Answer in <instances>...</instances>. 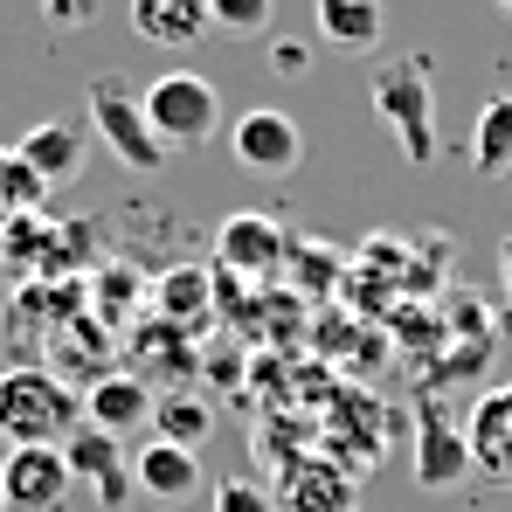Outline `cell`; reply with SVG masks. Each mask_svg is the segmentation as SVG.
<instances>
[{
  "label": "cell",
  "instance_id": "1",
  "mask_svg": "<svg viewBox=\"0 0 512 512\" xmlns=\"http://www.w3.org/2000/svg\"><path fill=\"white\" fill-rule=\"evenodd\" d=\"M84 423V395H70V381L56 367H7L0 374V436L21 443H63Z\"/></svg>",
  "mask_w": 512,
  "mask_h": 512
},
{
  "label": "cell",
  "instance_id": "2",
  "mask_svg": "<svg viewBox=\"0 0 512 512\" xmlns=\"http://www.w3.org/2000/svg\"><path fill=\"white\" fill-rule=\"evenodd\" d=\"M90 132L104 139V153L132 173H160L173 160L146 118V97L125 84V77H90Z\"/></svg>",
  "mask_w": 512,
  "mask_h": 512
},
{
  "label": "cell",
  "instance_id": "3",
  "mask_svg": "<svg viewBox=\"0 0 512 512\" xmlns=\"http://www.w3.org/2000/svg\"><path fill=\"white\" fill-rule=\"evenodd\" d=\"M139 97H146V118H153V132H160L167 153L208 146L215 125H222V90L208 84V77H194V70H167V77H153Z\"/></svg>",
  "mask_w": 512,
  "mask_h": 512
},
{
  "label": "cell",
  "instance_id": "4",
  "mask_svg": "<svg viewBox=\"0 0 512 512\" xmlns=\"http://www.w3.org/2000/svg\"><path fill=\"white\" fill-rule=\"evenodd\" d=\"M374 111H381V125L395 132V146H402V160H409V167L436 160V97H429L423 63H381Z\"/></svg>",
  "mask_w": 512,
  "mask_h": 512
},
{
  "label": "cell",
  "instance_id": "5",
  "mask_svg": "<svg viewBox=\"0 0 512 512\" xmlns=\"http://www.w3.org/2000/svg\"><path fill=\"white\" fill-rule=\"evenodd\" d=\"M70 457H63V443H21V450H7L0 457V499L7 512H56L70 499Z\"/></svg>",
  "mask_w": 512,
  "mask_h": 512
},
{
  "label": "cell",
  "instance_id": "6",
  "mask_svg": "<svg viewBox=\"0 0 512 512\" xmlns=\"http://www.w3.org/2000/svg\"><path fill=\"white\" fill-rule=\"evenodd\" d=\"M229 153H236L243 173H298V160H305V132H298L291 111L256 104V111H243V118L229 125Z\"/></svg>",
  "mask_w": 512,
  "mask_h": 512
},
{
  "label": "cell",
  "instance_id": "7",
  "mask_svg": "<svg viewBox=\"0 0 512 512\" xmlns=\"http://www.w3.org/2000/svg\"><path fill=\"white\" fill-rule=\"evenodd\" d=\"M63 457H70V478H77V485H90V499H97L104 512L132 506V492H139V485H132V464H125L118 436L77 423L70 436H63Z\"/></svg>",
  "mask_w": 512,
  "mask_h": 512
},
{
  "label": "cell",
  "instance_id": "8",
  "mask_svg": "<svg viewBox=\"0 0 512 512\" xmlns=\"http://www.w3.org/2000/svg\"><path fill=\"white\" fill-rule=\"evenodd\" d=\"M215 256H222V270L229 277H270V270H284V229H277V215H263V208H236V215H222V229H215Z\"/></svg>",
  "mask_w": 512,
  "mask_h": 512
},
{
  "label": "cell",
  "instance_id": "9",
  "mask_svg": "<svg viewBox=\"0 0 512 512\" xmlns=\"http://www.w3.org/2000/svg\"><path fill=\"white\" fill-rule=\"evenodd\" d=\"M84 423L104 429V436H132V429H146V423H153V388H146V374H132V367H104V374L84 388Z\"/></svg>",
  "mask_w": 512,
  "mask_h": 512
},
{
  "label": "cell",
  "instance_id": "10",
  "mask_svg": "<svg viewBox=\"0 0 512 512\" xmlns=\"http://www.w3.org/2000/svg\"><path fill=\"white\" fill-rule=\"evenodd\" d=\"M464 443H471V471H485L492 485H512V381L485 388L464 416Z\"/></svg>",
  "mask_w": 512,
  "mask_h": 512
},
{
  "label": "cell",
  "instance_id": "11",
  "mask_svg": "<svg viewBox=\"0 0 512 512\" xmlns=\"http://www.w3.org/2000/svg\"><path fill=\"white\" fill-rule=\"evenodd\" d=\"M132 485L153 499V506H194L201 492H208V478H201V457L194 450H180L167 436H153L146 450H139V464H132Z\"/></svg>",
  "mask_w": 512,
  "mask_h": 512
},
{
  "label": "cell",
  "instance_id": "12",
  "mask_svg": "<svg viewBox=\"0 0 512 512\" xmlns=\"http://www.w3.org/2000/svg\"><path fill=\"white\" fill-rule=\"evenodd\" d=\"M471 478V443L464 429L443 423L429 402H416V485L423 492H457Z\"/></svg>",
  "mask_w": 512,
  "mask_h": 512
},
{
  "label": "cell",
  "instance_id": "13",
  "mask_svg": "<svg viewBox=\"0 0 512 512\" xmlns=\"http://www.w3.org/2000/svg\"><path fill=\"white\" fill-rule=\"evenodd\" d=\"M312 28L333 56H374L388 35V14L381 0H312Z\"/></svg>",
  "mask_w": 512,
  "mask_h": 512
},
{
  "label": "cell",
  "instance_id": "14",
  "mask_svg": "<svg viewBox=\"0 0 512 512\" xmlns=\"http://www.w3.org/2000/svg\"><path fill=\"white\" fill-rule=\"evenodd\" d=\"M14 153L42 173V187H63V180L84 173V132L63 125V118H49V125H28V132L14 139Z\"/></svg>",
  "mask_w": 512,
  "mask_h": 512
},
{
  "label": "cell",
  "instance_id": "15",
  "mask_svg": "<svg viewBox=\"0 0 512 512\" xmlns=\"http://www.w3.org/2000/svg\"><path fill=\"white\" fill-rule=\"evenodd\" d=\"M132 28L153 49H194L208 35V0H132Z\"/></svg>",
  "mask_w": 512,
  "mask_h": 512
},
{
  "label": "cell",
  "instance_id": "16",
  "mask_svg": "<svg viewBox=\"0 0 512 512\" xmlns=\"http://www.w3.org/2000/svg\"><path fill=\"white\" fill-rule=\"evenodd\" d=\"M471 167L485 180H512V90L478 104V125H471Z\"/></svg>",
  "mask_w": 512,
  "mask_h": 512
},
{
  "label": "cell",
  "instance_id": "17",
  "mask_svg": "<svg viewBox=\"0 0 512 512\" xmlns=\"http://www.w3.org/2000/svg\"><path fill=\"white\" fill-rule=\"evenodd\" d=\"M153 305H160V319H173V326H194L215 305V277L201 263H173V270H160V284H153Z\"/></svg>",
  "mask_w": 512,
  "mask_h": 512
},
{
  "label": "cell",
  "instance_id": "18",
  "mask_svg": "<svg viewBox=\"0 0 512 512\" xmlns=\"http://www.w3.org/2000/svg\"><path fill=\"white\" fill-rule=\"evenodd\" d=\"M42 201H49L42 173L28 167L14 146H0V222H14V215H42Z\"/></svg>",
  "mask_w": 512,
  "mask_h": 512
},
{
  "label": "cell",
  "instance_id": "19",
  "mask_svg": "<svg viewBox=\"0 0 512 512\" xmlns=\"http://www.w3.org/2000/svg\"><path fill=\"white\" fill-rule=\"evenodd\" d=\"M153 423H160V436H167V443L201 450V436L215 429V409H208L201 395H167V402H153Z\"/></svg>",
  "mask_w": 512,
  "mask_h": 512
},
{
  "label": "cell",
  "instance_id": "20",
  "mask_svg": "<svg viewBox=\"0 0 512 512\" xmlns=\"http://www.w3.org/2000/svg\"><path fill=\"white\" fill-rule=\"evenodd\" d=\"M277 21V0H208V28L222 35H263Z\"/></svg>",
  "mask_w": 512,
  "mask_h": 512
},
{
  "label": "cell",
  "instance_id": "21",
  "mask_svg": "<svg viewBox=\"0 0 512 512\" xmlns=\"http://www.w3.org/2000/svg\"><path fill=\"white\" fill-rule=\"evenodd\" d=\"M215 512H277V492L256 478H222L215 485Z\"/></svg>",
  "mask_w": 512,
  "mask_h": 512
},
{
  "label": "cell",
  "instance_id": "22",
  "mask_svg": "<svg viewBox=\"0 0 512 512\" xmlns=\"http://www.w3.org/2000/svg\"><path fill=\"white\" fill-rule=\"evenodd\" d=\"M395 326H402V333H395V340L409 346V353H423V346H429V340L443 346V319H429L423 305H409V312H402V319H395Z\"/></svg>",
  "mask_w": 512,
  "mask_h": 512
},
{
  "label": "cell",
  "instance_id": "23",
  "mask_svg": "<svg viewBox=\"0 0 512 512\" xmlns=\"http://www.w3.org/2000/svg\"><path fill=\"white\" fill-rule=\"evenodd\" d=\"M298 284H305V291H333V284H340V256L326 250H298Z\"/></svg>",
  "mask_w": 512,
  "mask_h": 512
},
{
  "label": "cell",
  "instance_id": "24",
  "mask_svg": "<svg viewBox=\"0 0 512 512\" xmlns=\"http://www.w3.org/2000/svg\"><path fill=\"white\" fill-rule=\"evenodd\" d=\"M35 7H42V21H49V28H90L104 0H35Z\"/></svg>",
  "mask_w": 512,
  "mask_h": 512
},
{
  "label": "cell",
  "instance_id": "25",
  "mask_svg": "<svg viewBox=\"0 0 512 512\" xmlns=\"http://www.w3.org/2000/svg\"><path fill=\"white\" fill-rule=\"evenodd\" d=\"M132 291H139V277H132L125 263H111V277H97V305H104V312H125Z\"/></svg>",
  "mask_w": 512,
  "mask_h": 512
},
{
  "label": "cell",
  "instance_id": "26",
  "mask_svg": "<svg viewBox=\"0 0 512 512\" xmlns=\"http://www.w3.org/2000/svg\"><path fill=\"white\" fill-rule=\"evenodd\" d=\"M277 70L298 77V70H305V42H277Z\"/></svg>",
  "mask_w": 512,
  "mask_h": 512
},
{
  "label": "cell",
  "instance_id": "27",
  "mask_svg": "<svg viewBox=\"0 0 512 512\" xmlns=\"http://www.w3.org/2000/svg\"><path fill=\"white\" fill-rule=\"evenodd\" d=\"M499 277H506V298H512V236L499 243Z\"/></svg>",
  "mask_w": 512,
  "mask_h": 512
},
{
  "label": "cell",
  "instance_id": "28",
  "mask_svg": "<svg viewBox=\"0 0 512 512\" xmlns=\"http://www.w3.org/2000/svg\"><path fill=\"white\" fill-rule=\"evenodd\" d=\"M492 7H499V14H512V0H492Z\"/></svg>",
  "mask_w": 512,
  "mask_h": 512
},
{
  "label": "cell",
  "instance_id": "29",
  "mask_svg": "<svg viewBox=\"0 0 512 512\" xmlns=\"http://www.w3.org/2000/svg\"><path fill=\"white\" fill-rule=\"evenodd\" d=\"M0 512H7V499H0Z\"/></svg>",
  "mask_w": 512,
  "mask_h": 512
}]
</instances>
